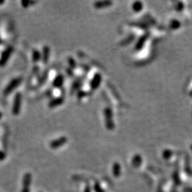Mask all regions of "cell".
Wrapping results in <instances>:
<instances>
[{
  "mask_svg": "<svg viewBox=\"0 0 192 192\" xmlns=\"http://www.w3.org/2000/svg\"><path fill=\"white\" fill-rule=\"evenodd\" d=\"M113 117V115L112 110L110 107H106L104 110V118L106 127L107 130H111L114 129V127H115Z\"/></svg>",
  "mask_w": 192,
  "mask_h": 192,
  "instance_id": "6da1fadb",
  "label": "cell"
},
{
  "mask_svg": "<svg viewBox=\"0 0 192 192\" xmlns=\"http://www.w3.org/2000/svg\"><path fill=\"white\" fill-rule=\"evenodd\" d=\"M22 78L21 77H18L15 78L11 80V81L9 83V84L4 90V95H7L9 94H10L14 91V89L17 88L18 86H19V84L22 83Z\"/></svg>",
  "mask_w": 192,
  "mask_h": 192,
  "instance_id": "7a4b0ae2",
  "label": "cell"
},
{
  "mask_svg": "<svg viewBox=\"0 0 192 192\" xmlns=\"http://www.w3.org/2000/svg\"><path fill=\"white\" fill-rule=\"evenodd\" d=\"M22 96L20 93H17L14 98L12 106V114L14 115H18L21 110Z\"/></svg>",
  "mask_w": 192,
  "mask_h": 192,
  "instance_id": "3957f363",
  "label": "cell"
},
{
  "mask_svg": "<svg viewBox=\"0 0 192 192\" xmlns=\"http://www.w3.org/2000/svg\"><path fill=\"white\" fill-rule=\"evenodd\" d=\"M14 49L12 46H9L4 50L0 58V66H4L10 59L11 54L13 53Z\"/></svg>",
  "mask_w": 192,
  "mask_h": 192,
  "instance_id": "277c9868",
  "label": "cell"
},
{
  "mask_svg": "<svg viewBox=\"0 0 192 192\" xmlns=\"http://www.w3.org/2000/svg\"><path fill=\"white\" fill-rule=\"evenodd\" d=\"M68 142V138H66L65 136L61 137L51 141L50 143V147L53 150L58 149L59 147H62L65 144Z\"/></svg>",
  "mask_w": 192,
  "mask_h": 192,
  "instance_id": "5b68a950",
  "label": "cell"
},
{
  "mask_svg": "<svg viewBox=\"0 0 192 192\" xmlns=\"http://www.w3.org/2000/svg\"><path fill=\"white\" fill-rule=\"evenodd\" d=\"M102 82V75L101 74H100L99 73H96V74L93 75L92 80H91L90 86V88L92 89L93 90H97V89L99 88L100 84H101Z\"/></svg>",
  "mask_w": 192,
  "mask_h": 192,
  "instance_id": "8992f818",
  "label": "cell"
},
{
  "mask_svg": "<svg viewBox=\"0 0 192 192\" xmlns=\"http://www.w3.org/2000/svg\"><path fill=\"white\" fill-rule=\"evenodd\" d=\"M64 80H65V78H64V76L62 74H58V75H56L54 80L53 83H52L54 88H61L64 83Z\"/></svg>",
  "mask_w": 192,
  "mask_h": 192,
  "instance_id": "52a82bcc",
  "label": "cell"
},
{
  "mask_svg": "<svg viewBox=\"0 0 192 192\" xmlns=\"http://www.w3.org/2000/svg\"><path fill=\"white\" fill-rule=\"evenodd\" d=\"M64 102V98L61 96V97H58V98H56L54 99L51 100V101L49 102V108H54V107H58L61 105H62Z\"/></svg>",
  "mask_w": 192,
  "mask_h": 192,
  "instance_id": "ba28073f",
  "label": "cell"
},
{
  "mask_svg": "<svg viewBox=\"0 0 192 192\" xmlns=\"http://www.w3.org/2000/svg\"><path fill=\"white\" fill-rule=\"evenodd\" d=\"M112 4V2L110 1H98L94 2L93 6L97 10H100V9H104L109 7Z\"/></svg>",
  "mask_w": 192,
  "mask_h": 192,
  "instance_id": "9c48e42d",
  "label": "cell"
},
{
  "mask_svg": "<svg viewBox=\"0 0 192 192\" xmlns=\"http://www.w3.org/2000/svg\"><path fill=\"white\" fill-rule=\"evenodd\" d=\"M49 56H50V48L48 46H44L43 47V52L42 54V61L43 63H46L49 61Z\"/></svg>",
  "mask_w": 192,
  "mask_h": 192,
  "instance_id": "30bf717a",
  "label": "cell"
},
{
  "mask_svg": "<svg viewBox=\"0 0 192 192\" xmlns=\"http://www.w3.org/2000/svg\"><path fill=\"white\" fill-rule=\"evenodd\" d=\"M31 184V174L30 173H26L23 177L22 185L23 187H27L29 188Z\"/></svg>",
  "mask_w": 192,
  "mask_h": 192,
  "instance_id": "8fae6325",
  "label": "cell"
},
{
  "mask_svg": "<svg viewBox=\"0 0 192 192\" xmlns=\"http://www.w3.org/2000/svg\"><path fill=\"white\" fill-rule=\"evenodd\" d=\"M42 58V53L37 49H34L32 51V60L34 61V62H38Z\"/></svg>",
  "mask_w": 192,
  "mask_h": 192,
  "instance_id": "7c38bea8",
  "label": "cell"
},
{
  "mask_svg": "<svg viewBox=\"0 0 192 192\" xmlns=\"http://www.w3.org/2000/svg\"><path fill=\"white\" fill-rule=\"evenodd\" d=\"M68 64H69L70 67L71 68V69H74L76 67V62H75V59L71 58V57H69L68 58Z\"/></svg>",
  "mask_w": 192,
  "mask_h": 192,
  "instance_id": "4fadbf2b",
  "label": "cell"
},
{
  "mask_svg": "<svg viewBox=\"0 0 192 192\" xmlns=\"http://www.w3.org/2000/svg\"><path fill=\"white\" fill-rule=\"evenodd\" d=\"M36 3V2H31V1H22L21 4L23 7L24 8H28L29 6L32 4H35Z\"/></svg>",
  "mask_w": 192,
  "mask_h": 192,
  "instance_id": "5bb4252c",
  "label": "cell"
},
{
  "mask_svg": "<svg viewBox=\"0 0 192 192\" xmlns=\"http://www.w3.org/2000/svg\"><path fill=\"white\" fill-rule=\"evenodd\" d=\"M113 174L115 176H118L120 174V166L118 164H115L113 166Z\"/></svg>",
  "mask_w": 192,
  "mask_h": 192,
  "instance_id": "9a60e30c",
  "label": "cell"
},
{
  "mask_svg": "<svg viewBox=\"0 0 192 192\" xmlns=\"http://www.w3.org/2000/svg\"><path fill=\"white\" fill-rule=\"evenodd\" d=\"M93 189H94L95 192H104L103 189L101 188V186H100V184L98 183H95L93 186Z\"/></svg>",
  "mask_w": 192,
  "mask_h": 192,
  "instance_id": "2e32d148",
  "label": "cell"
},
{
  "mask_svg": "<svg viewBox=\"0 0 192 192\" xmlns=\"http://www.w3.org/2000/svg\"><path fill=\"white\" fill-rule=\"evenodd\" d=\"M87 95V93L85 90H79L78 92V98H79V99H81V98H83L85 97V96Z\"/></svg>",
  "mask_w": 192,
  "mask_h": 192,
  "instance_id": "e0dca14e",
  "label": "cell"
},
{
  "mask_svg": "<svg viewBox=\"0 0 192 192\" xmlns=\"http://www.w3.org/2000/svg\"><path fill=\"white\" fill-rule=\"evenodd\" d=\"M6 158V154L2 151H0V161H3Z\"/></svg>",
  "mask_w": 192,
  "mask_h": 192,
  "instance_id": "ac0fdd59",
  "label": "cell"
},
{
  "mask_svg": "<svg viewBox=\"0 0 192 192\" xmlns=\"http://www.w3.org/2000/svg\"><path fill=\"white\" fill-rule=\"evenodd\" d=\"M81 82L78 81V82H76V83H75L74 85L73 86H74V88L75 89V90H76V89H78V88H79V86H81Z\"/></svg>",
  "mask_w": 192,
  "mask_h": 192,
  "instance_id": "d6986e66",
  "label": "cell"
},
{
  "mask_svg": "<svg viewBox=\"0 0 192 192\" xmlns=\"http://www.w3.org/2000/svg\"><path fill=\"white\" fill-rule=\"evenodd\" d=\"M21 192H30V189L27 188V187H23Z\"/></svg>",
  "mask_w": 192,
  "mask_h": 192,
  "instance_id": "ffe728a7",
  "label": "cell"
},
{
  "mask_svg": "<svg viewBox=\"0 0 192 192\" xmlns=\"http://www.w3.org/2000/svg\"><path fill=\"white\" fill-rule=\"evenodd\" d=\"M84 192H91L90 187L89 186H87L85 188V190H84Z\"/></svg>",
  "mask_w": 192,
  "mask_h": 192,
  "instance_id": "44dd1931",
  "label": "cell"
},
{
  "mask_svg": "<svg viewBox=\"0 0 192 192\" xmlns=\"http://www.w3.org/2000/svg\"><path fill=\"white\" fill-rule=\"evenodd\" d=\"M2 117H3V114H2V112L0 111V119H1Z\"/></svg>",
  "mask_w": 192,
  "mask_h": 192,
  "instance_id": "7402d4cb",
  "label": "cell"
},
{
  "mask_svg": "<svg viewBox=\"0 0 192 192\" xmlns=\"http://www.w3.org/2000/svg\"><path fill=\"white\" fill-rule=\"evenodd\" d=\"M4 1H0V4H4Z\"/></svg>",
  "mask_w": 192,
  "mask_h": 192,
  "instance_id": "603a6c76",
  "label": "cell"
}]
</instances>
